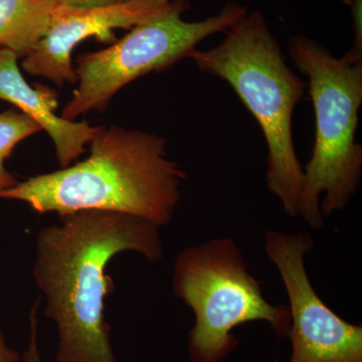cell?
I'll return each instance as SVG.
<instances>
[{
	"mask_svg": "<svg viewBox=\"0 0 362 362\" xmlns=\"http://www.w3.org/2000/svg\"><path fill=\"white\" fill-rule=\"evenodd\" d=\"M125 252L160 262V228L130 214L81 211L37 233L33 276L58 333L54 362H118L105 316L115 291L107 268Z\"/></svg>",
	"mask_w": 362,
	"mask_h": 362,
	"instance_id": "6da1fadb",
	"label": "cell"
},
{
	"mask_svg": "<svg viewBox=\"0 0 362 362\" xmlns=\"http://www.w3.org/2000/svg\"><path fill=\"white\" fill-rule=\"evenodd\" d=\"M89 144L84 160L18 181L0 199L25 202L40 214L107 211L159 228L170 223L187 175L168 158L163 137L112 126L100 127Z\"/></svg>",
	"mask_w": 362,
	"mask_h": 362,
	"instance_id": "7a4b0ae2",
	"label": "cell"
},
{
	"mask_svg": "<svg viewBox=\"0 0 362 362\" xmlns=\"http://www.w3.org/2000/svg\"><path fill=\"white\" fill-rule=\"evenodd\" d=\"M199 70L228 83L265 136L266 182L286 214L299 216L304 169L293 139L295 109L307 84L290 68L259 11L247 13L225 32L220 44L189 54Z\"/></svg>",
	"mask_w": 362,
	"mask_h": 362,
	"instance_id": "3957f363",
	"label": "cell"
},
{
	"mask_svg": "<svg viewBox=\"0 0 362 362\" xmlns=\"http://www.w3.org/2000/svg\"><path fill=\"white\" fill-rule=\"evenodd\" d=\"M289 54L307 78L315 114V142L304 169L299 216L313 230L342 211L361 187L362 146L356 142L362 104V51L340 58L306 35L290 39Z\"/></svg>",
	"mask_w": 362,
	"mask_h": 362,
	"instance_id": "277c9868",
	"label": "cell"
},
{
	"mask_svg": "<svg viewBox=\"0 0 362 362\" xmlns=\"http://www.w3.org/2000/svg\"><path fill=\"white\" fill-rule=\"evenodd\" d=\"M173 290L192 309L194 324L188 332L192 362H223L237 349L233 330L262 321L279 338L288 337V305H274L249 271L239 245L218 238L185 247L176 257Z\"/></svg>",
	"mask_w": 362,
	"mask_h": 362,
	"instance_id": "5b68a950",
	"label": "cell"
},
{
	"mask_svg": "<svg viewBox=\"0 0 362 362\" xmlns=\"http://www.w3.org/2000/svg\"><path fill=\"white\" fill-rule=\"evenodd\" d=\"M189 7L187 0H178L168 13L134 26L107 49L81 54L75 68L78 88L62 118L75 121L90 110L104 111L126 85L189 58L202 40L225 33L249 13L246 6L228 2L216 16L187 21L182 14Z\"/></svg>",
	"mask_w": 362,
	"mask_h": 362,
	"instance_id": "8992f818",
	"label": "cell"
},
{
	"mask_svg": "<svg viewBox=\"0 0 362 362\" xmlns=\"http://www.w3.org/2000/svg\"><path fill=\"white\" fill-rule=\"evenodd\" d=\"M314 249L309 233L267 230L264 250L282 279L289 301L288 362H362V326L347 322L324 303L307 273Z\"/></svg>",
	"mask_w": 362,
	"mask_h": 362,
	"instance_id": "52a82bcc",
	"label": "cell"
},
{
	"mask_svg": "<svg viewBox=\"0 0 362 362\" xmlns=\"http://www.w3.org/2000/svg\"><path fill=\"white\" fill-rule=\"evenodd\" d=\"M178 0H126L112 6L71 8L63 6L47 35L23 62L32 76L49 78L63 87L78 82L71 65V52L83 40L96 37L101 42H116L114 30L136 25L168 13Z\"/></svg>",
	"mask_w": 362,
	"mask_h": 362,
	"instance_id": "ba28073f",
	"label": "cell"
},
{
	"mask_svg": "<svg viewBox=\"0 0 362 362\" xmlns=\"http://www.w3.org/2000/svg\"><path fill=\"white\" fill-rule=\"evenodd\" d=\"M18 59L13 52L0 49V99L14 105L42 130L47 131L56 147L59 166L68 168L86 152V145L100 127L56 115L57 93L44 86L35 88L28 85L18 68Z\"/></svg>",
	"mask_w": 362,
	"mask_h": 362,
	"instance_id": "9c48e42d",
	"label": "cell"
},
{
	"mask_svg": "<svg viewBox=\"0 0 362 362\" xmlns=\"http://www.w3.org/2000/svg\"><path fill=\"white\" fill-rule=\"evenodd\" d=\"M59 0H0V49L25 58L61 11Z\"/></svg>",
	"mask_w": 362,
	"mask_h": 362,
	"instance_id": "30bf717a",
	"label": "cell"
},
{
	"mask_svg": "<svg viewBox=\"0 0 362 362\" xmlns=\"http://www.w3.org/2000/svg\"><path fill=\"white\" fill-rule=\"evenodd\" d=\"M40 130L42 128L35 121L16 109L0 113V194L18 182L13 173L7 170L6 159L16 145Z\"/></svg>",
	"mask_w": 362,
	"mask_h": 362,
	"instance_id": "8fae6325",
	"label": "cell"
},
{
	"mask_svg": "<svg viewBox=\"0 0 362 362\" xmlns=\"http://www.w3.org/2000/svg\"><path fill=\"white\" fill-rule=\"evenodd\" d=\"M40 300H37L33 305L30 313V338L28 346L21 356V362H45L40 354L39 345V311Z\"/></svg>",
	"mask_w": 362,
	"mask_h": 362,
	"instance_id": "7c38bea8",
	"label": "cell"
},
{
	"mask_svg": "<svg viewBox=\"0 0 362 362\" xmlns=\"http://www.w3.org/2000/svg\"><path fill=\"white\" fill-rule=\"evenodd\" d=\"M126 0H59L63 6L71 8H92V7H101L112 6Z\"/></svg>",
	"mask_w": 362,
	"mask_h": 362,
	"instance_id": "4fadbf2b",
	"label": "cell"
},
{
	"mask_svg": "<svg viewBox=\"0 0 362 362\" xmlns=\"http://www.w3.org/2000/svg\"><path fill=\"white\" fill-rule=\"evenodd\" d=\"M0 362H21V356L16 350L7 344L1 324V311H0Z\"/></svg>",
	"mask_w": 362,
	"mask_h": 362,
	"instance_id": "5bb4252c",
	"label": "cell"
},
{
	"mask_svg": "<svg viewBox=\"0 0 362 362\" xmlns=\"http://www.w3.org/2000/svg\"><path fill=\"white\" fill-rule=\"evenodd\" d=\"M341 1L345 4V6L351 7L354 4H356V2L358 1H361V0H341Z\"/></svg>",
	"mask_w": 362,
	"mask_h": 362,
	"instance_id": "9a60e30c",
	"label": "cell"
},
{
	"mask_svg": "<svg viewBox=\"0 0 362 362\" xmlns=\"http://www.w3.org/2000/svg\"><path fill=\"white\" fill-rule=\"evenodd\" d=\"M274 362H279V361H274Z\"/></svg>",
	"mask_w": 362,
	"mask_h": 362,
	"instance_id": "2e32d148",
	"label": "cell"
}]
</instances>
